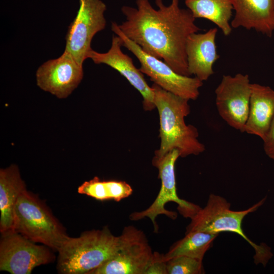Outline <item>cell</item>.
<instances>
[{
	"mask_svg": "<svg viewBox=\"0 0 274 274\" xmlns=\"http://www.w3.org/2000/svg\"><path fill=\"white\" fill-rule=\"evenodd\" d=\"M263 142L265 154L274 161V117Z\"/></svg>",
	"mask_w": 274,
	"mask_h": 274,
	"instance_id": "23",
	"label": "cell"
},
{
	"mask_svg": "<svg viewBox=\"0 0 274 274\" xmlns=\"http://www.w3.org/2000/svg\"><path fill=\"white\" fill-rule=\"evenodd\" d=\"M120 237L108 227L69 237L58 251L57 269L62 274H90L113 257L119 249Z\"/></svg>",
	"mask_w": 274,
	"mask_h": 274,
	"instance_id": "3",
	"label": "cell"
},
{
	"mask_svg": "<svg viewBox=\"0 0 274 274\" xmlns=\"http://www.w3.org/2000/svg\"><path fill=\"white\" fill-rule=\"evenodd\" d=\"M12 230L56 252L70 237L46 203L27 189L16 204Z\"/></svg>",
	"mask_w": 274,
	"mask_h": 274,
	"instance_id": "5",
	"label": "cell"
},
{
	"mask_svg": "<svg viewBox=\"0 0 274 274\" xmlns=\"http://www.w3.org/2000/svg\"><path fill=\"white\" fill-rule=\"evenodd\" d=\"M158 9L149 0H136V8L123 6L126 20L118 26L129 39L146 53L163 59L178 74L191 76L188 69L186 45L188 38L200 28L188 9L179 6V0L166 6L155 0Z\"/></svg>",
	"mask_w": 274,
	"mask_h": 274,
	"instance_id": "1",
	"label": "cell"
},
{
	"mask_svg": "<svg viewBox=\"0 0 274 274\" xmlns=\"http://www.w3.org/2000/svg\"><path fill=\"white\" fill-rule=\"evenodd\" d=\"M78 192L98 200H114L120 201L133 192L131 186L125 181L101 180L94 177L85 181L78 188Z\"/></svg>",
	"mask_w": 274,
	"mask_h": 274,
	"instance_id": "20",
	"label": "cell"
},
{
	"mask_svg": "<svg viewBox=\"0 0 274 274\" xmlns=\"http://www.w3.org/2000/svg\"><path fill=\"white\" fill-rule=\"evenodd\" d=\"M264 198L248 209L233 211L230 203L224 198L211 194L206 206L200 209L191 218L186 227V232L197 231L209 233L219 234L230 232L237 234L247 241L254 249L255 264L265 266L272 256L270 248L263 244L258 245L249 239L242 228L244 218L256 211L265 202Z\"/></svg>",
	"mask_w": 274,
	"mask_h": 274,
	"instance_id": "4",
	"label": "cell"
},
{
	"mask_svg": "<svg viewBox=\"0 0 274 274\" xmlns=\"http://www.w3.org/2000/svg\"><path fill=\"white\" fill-rule=\"evenodd\" d=\"M217 27L204 33H193L187 39L186 52L188 69L202 81L207 80L214 74L213 66L220 56L217 52Z\"/></svg>",
	"mask_w": 274,
	"mask_h": 274,
	"instance_id": "14",
	"label": "cell"
},
{
	"mask_svg": "<svg viewBox=\"0 0 274 274\" xmlns=\"http://www.w3.org/2000/svg\"><path fill=\"white\" fill-rule=\"evenodd\" d=\"M51 250L13 230L1 233L0 270L11 274H30L36 267L54 260Z\"/></svg>",
	"mask_w": 274,
	"mask_h": 274,
	"instance_id": "8",
	"label": "cell"
},
{
	"mask_svg": "<svg viewBox=\"0 0 274 274\" xmlns=\"http://www.w3.org/2000/svg\"><path fill=\"white\" fill-rule=\"evenodd\" d=\"M166 264L164 254L153 252L144 274H167Z\"/></svg>",
	"mask_w": 274,
	"mask_h": 274,
	"instance_id": "22",
	"label": "cell"
},
{
	"mask_svg": "<svg viewBox=\"0 0 274 274\" xmlns=\"http://www.w3.org/2000/svg\"><path fill=\"white\" fill-rule=\"evenodd\" d=\"M122 47L121 39L114 35L107 52L100 53L92 49L88 58L95 64H105L118 72L141 94L144 110H152L155 108L153 88L147 84L144 74L135 66L132 58L122 52Z\"/></svg>",
	"mask_w": 274,
	"mask_h": 274,
	"instance_id": "13",
	"label": "cell"
},
{
	"mask_svg": "<svg viewBox=\"0 0 274 274\" xmlns=\"http://www.w3.org/2000/svg\"><path fill=\"white\" fill-rule=\"evenodd\" d=\"M218 234L193 231L185 232V236L174 243L164 255L166 261L185 256L202 260Z\"/></svg>",
	"mask_w": 274,
	"mask_h": 274,
	"instance_id": "19",
	"label": "cell"
},
{
	"mask_svg": "<svg viewBox=\"0 0 274 274\" xmlns=\"http://www.w3.org/2000/svg\"><path fill=\"white\" fill-rule=\"evenodd\" d=\"M151 87L160 123V145L154 155L160 156L173 149L179 150L180 157L183 158L203 152L205 147L198 140L197 129L185 122V117L190 113L189 100L168 92L155 83Z\"/></svg>",
	"mask_w": 274,
	"mask_h": 274,
	"instance_id": "2",
	"label": "cell"
},
{
	"mask_svg": "<svg viewBox=\"0 0 274 274\" xmlns=\"http://www.w3.org/2000/svg\"><path fill=\"white\" fill-rule=\"evenodd\" d=\"M77 15L68 27L64 51L83 65L92 50L93 38L105 29L107 7L101 0H79Z\"/></svg>",
	"mask_w": 274,
	"mask_h": 274,
	"instance_id": "9",
	"label": "cell"
},
{
	"mask_svg": "<svg viewBox=\"0 0 274 274\" xmlns=\"http://www.w3.org/2000/svg\"><path fill=\"white\" fill-rule=\"evenodd\" d=\"M185 4L195 18L209 20L225 36L231 33L233 8L230 0H185Z\"/></svg>",
	"mask_w": 274,
	"mask_h": 274,
	"instance_id": "18",
	"label": "cell"
},
{
	"mask_svg": "<svg viewBox=\"0 0 274 274\" xmlns=\"http://www.w3.org/2000/svg\"><path fill=\"white\" fill-rule=\"evenodd\" d=\"M111 29L121 40L122 47L129 50L140 63L139 70L149 77L154 83L176 95L195 100L199 95L203 81L197 77L180 75L166 63L144 52L120 30L118 24L113 22Z\"/></svg>",
	"mask_w": 274,
	"mask_h": 274,
	"instance_id": "6",
	"label": "cell"
},
{
	"mask_svg": "<svg viewBox=\"0 0 274 274\" xmlns=\"http://www.w3.org/2000/svg\"><path fill=\"white\" fill-rule=\"evenodd\" d=\"M120 237L115 254L90 274H144L153 253L145 233L129 225Z\"/></svg>",
	"mask_w": 274,
	"mask_h": 274,
	"instance_id": "10",
	"label": "cell"
},
{
	"mask_svg": "<svg viewBox=\"0 0 274 274\" xmlns=\"http://www.w3.org/2000/svg\"><path fill=\"white\" fill-rule=\"evenodd\" d=\"M26 189L17 165L0 169V232L12 230L14 210L21 194Z\"/></svg>",
	"mask_w": 274,
	"mask_h": 274,
	"instance_id": "17",
	"label": "cell"
},
{
	"mask_svg": "<svg viewBox=\"0 0 274 274\" xmlns=\"http://www.w3.org/2000/svg\"><path fill=\"white\" fill-rule=\"evenodd\" d=\"M167 274H201L204 273L202 260L180 256L167 261Z\"/></svg>",
	"mask_w": 274,
	"mask_h": 274,
	"instance_id": "21",
	"label": "cell"
},
{
	"mask_svg": "<svg viewBox=\"0 0 274 274\" xmlns=\"http://www.w3.org/2000/svg\"><path fill=\"white\" fill-rule=\"evenodd\" d=\"M251 83L248 75H223L215 90L216 105L221 117L244 132L250 107Z\"/></svg>",
	"mask_w": 274,
	"mask_h": 274,
	"instance_id": "11",
	"label": "cell"
},
{
	"mask_svg": "<svg viewBox=\"0 0 274 274\" xmlns=\"http://www.w3.org/2000/svg\"><path fill=\"white\" fill-rule=\"evenodd\" d=\"M235 15L232 28L253 29L268 37L274 31V0H230Z\"/></svg>",
	"mask_w": 274,
	"mask_h": 274,
	"instance_id": "15",
	"label": "cell"
},
{
	"mask_svg": "<svg viewBox=\"0 0 274 274\" xmlns=\"http://www.w3.org/2000/svg\"><path fill=\"white\" fill-rule=\"evenodd\" d=\"M179 157L180 153L177 149H173L160 156L154 155L152 164L158 169V178L161 182L160 189L155 200L148 208L142 211L134 212L129 215L131 220L149 218L153 224L154 231L157 232L158 227L155 219L158 215H164L173 220L177 217L176 212L165 208L167 203L176 202L180 213L190 219L200 209L199 206L180 198L177 194L175 165Z\"/></svg>",
	"mask_w": 274,
	"mask_h": 274,
	"instance_id": "7",
	"label": "cell"
},
{
	"mask_svg": "<svg viewBox=\"0 0 274 274\" xmlns=\"http://www.w3.org/2000/svg\"><path fill=\"white\" fill-rule=\"evenodd\" d=\"M251 88L249 111L244 132L263 140L274 117V90L257 83L251 84Z\"/></svg>",
	"mask_w": 274,
	"mask_h": 274,
	"instance_id": "16",
	"label": "cell"
},
{
	"mask_svg": "<svg viewBox=\"0 0 274 274\" xmlns=\"http://www.w3.org/2000/svg\"><path fill=\"white\" fill-rule=\"evenodd\" d=\"M83 76V65L65 51L59 57L43 63L36 74L38 86L59 98L67 97Z\"/></svg>",
	"mask_w": 274,
	"mask_h": 274,
	"instance_id": "12",
	"label": "cell"
}]
</instances>
